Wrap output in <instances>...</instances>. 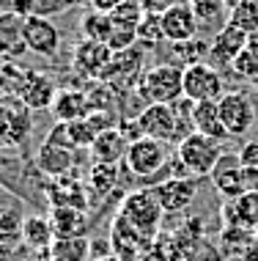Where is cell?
<instances>
[{
    "label": "cell",
    "mask_w": 258,
    "mask_h": 261,
    "mask_svg": "<svg viewBox=\"0 0 258 261\" xmlns=\"http://www.w3.org/2000/svg\"><path fill=\"white\" fill-rule=\"evenodd\" d=\"M184 66L179 63H157L146 69L135 94L143 105H173L184 96Z\"/></svg>",
    "instance_id": "cell-1"
},
{
    "label": "cell",
    "mask_w": 258,
    "mask_h": 261,
    "mask_svg": "<svg viewBox=\"0 0 258 261\" xmlns=\"http://www.w3.org/2000/svg\"><path fill=\"white\" fill-rule=\"evenodd\" d=\"M176 160L181 162L187 176H195V179L212 176L222 160V143L214 138L200 135V132H190L187 138H181L176 143Z\"/></svg>",
    "instance_id": "cell-2"
},
{
    "label": "cell",
    "mask_w": 258,
    "mask_h": 261,
    "mask_svg": "<svg viewBox=\"0 0 258 261\" xmlns=\"http://www.w3.org/2000/svg\"><path fill=\"white\" fill-rule=\"evenodd\" d=\"M118 215L124 217L127 223H132L140 234L154 239L159 234V225H162L165 212L159 206L157 195L151 187H140V190H132L121 198V206H118Z\"/></svg>",
    "instance_id": "cell-3"
},
{
    "label": "cell",
    "mask_w": 258,
    "mask_h": 261,
    "mask_svg": "<svg viewBox=\"0 0 258 261\" xmlns=\"http://www.w3.org/2000/svg\"><path fill=\"white\" fill-rule=\"evenodd\" d=\"M143 74H146V50L140 44H135V47H129V50L113 53L107 69H104L102 83H107L118 96H124V94H129V91L137 88V83H140Z\"/></svg>",
    "instance_id": "cell-4"
},
{
    "label": "cell",
    "mask_w": 258,
    "mask_h": 261,
    "mask_svg": "<svg viewBox=\"0 0 258 261\" xmlns=\"http://www.w3.org/2000/svg\"><path fill=\"white\" fill-rule=\"evenodd\" d=\"M168 160H170V143H162V140L154 138H137L129 143L124 165L137 179H151L168 165Z\"/></svg>",
    "instance_id": "cell-5"
},
{
    "label": "cell",
    "mask_w": 258,
    "mask_h": 261,
    "mask_svg": "<svg viewBox=\"0 0 258 261\" xmlns=\"http://www.w3.org/2000/svg\"><path fill=\"white\" fill-rule=\"evenodd\" d=\"M137 124L146 138L162 140V143H179L181 138H187V129L181 126L173 105H146L137 113Z\"/></svg>",
    "instance_id": "cell-6"
},
{
    "label": "cell",
    "mask_w": 258,
    "mask_h": 261,
    "mask_svg": "<svg viewBox=\"0 0 258 261\" xmlns=\"http://www.w3.org/2000/svg\"><path fill=\"white\" fill-rule=\"evenodd\" d=\"M184 96L190 102H220L222 94H225V83H222V74L212 63H192V66H184Z\"/></svg>",
    "instance_id": "cell-7"
},
{
    "label": "cell",
    "mask_w": 258,
    "mask_h": 261,
    "mask_svg": "<svg viewBox=\"0 0 258 261\" xmlns=\"http://www.w3.org/2000/svg\"><path fill=\"white\" fill-rule=\"evenodd\" d=\"M107 248L116 258L132 261V258H140V256H146V253H151V237L140 234L132 223H127L121 215H116L113 220H110Z\"/></svg>",
    "instance_id": "cell-8"
},
{
    "label": "cell",
    "mask_w": 258,
    "mask_h": 261,
    "mask_svg": "<svg viewBox=\"0 0 258 261\" xmlns=\"http://www.w3.org/2000/svg\"><path fill=\"white\" fill-rule=\"evenodd\" d=\"M220 105V118L228 129V138H242L255 126V108L239 91H225Z\"/></svg>",
    "instance_id": "cell-9"
},
{
    "label": "cell",
    "mask_w": 258,
    "mask_h": 261,
    "mask_svg": "<svg viewBox=\"0 0 258 261\" xmlns=\"http://www.w3.org/2000/svg\"><path fill=\"white\" fill-rule=\"evenodd\" d=\"M110 58H113V50H110L104 41L82 39V41L74 44V50H72V66H74V72H77L82 80H88V83L102 80Z\"/></svg>",
    "instance_id": "cell-10"
},
{
    "label": "cell",
    "mask_w": 258,
    "mask_h": 261,
    "mask_svg": "<svg viewBox=\"0 0 258 261\" xmlns=\"http://www.w3.org/2000/svg\"><path fill=\"white\" fill-rule=\"evenodd\" d=\"M198 187L200 185L195 176H170V179L159 181L151 190H154V195H157V201H159L165 215H179V212H184L195 201Z\"/></svg>",
    "instance_id": "cell-11"
},
{
    "label": "cell",
    "mask_w": 258,
    "mask_h": 261,
    "mask_svg": "<svg viewBox=\"0 0 258 261\" xmlns=\"http://www.w3.org/2000/svg\"><path fill=\"white\" fill-rule=\"evenodd\" d=\"M58 94V86L50 74L44 72H31L25 69L22 74V83H19V91H17V99L31 110H50V105Z\"/></svg>",
    "instance_id": "cell-12"
},
{
    "label": "cell",
    "mask_w": 258,
    "mask_h": 261,
    "mask_svg": "<svg viewBox=\"0 0 258 261\" xmlns=\"http://www.w3.org/2000/svg\"><path fill=\"white\" fill-rule=\"evenodd\" d=\"M25 44L27 53L52 58L61 50V31L47 17H25Z\"/></svg>",
    "instance_id": "cell-13"
},
{
    "label": "cell",
    "mask_w": 258,
    "mask_h": 261,
    "mask_svg": "<svg viewBox=\"0 0 258 261\" xmlns=\"http://www.w3.org/2000/svg\"><path fill=\"white\" fill-rule=\"evenodd\" d=\"M159 22H162V33L168 44H179V41L195 39L198 36V17H195L192 6L187 3H176L173 9H168L165 14H159Z\"/></svg>",
    "instance_id": "cell-14"
},
{
    "label": "cell",
    "mask_w": 258,
    "mask_h": 261,
    "mask_svg": "<svg viewBox=\"0 0 258 261\" xmlns=\"http://www.w3.org/2000/svg\"><path fill=\"white\" fill-rule=\"evenodd\" d=\"M247 41H250V36L245 31H239V28L225 22L212 39H209V61L220 63V66H231L236 55L247 47Z\"/></svg>",
    "instance_id": "cell-15"
},
{
    "label": "cell",
    "mask_w": 258,
    "mask_h": 261,
    "mask_svg": "<svg viewBox=\"0 0 258 261\" xmlns=\"http://www.w3.org/2000/svg\"><path fill=\"white\" fill-rule=\"evenodd\" d=\"M27 53L25 44V17L9 11H0V58L19 61Z\"/></svg>",
    "instance_id": "cell-16"
},
{
    "label": "cell",
    "mask_w": 258,
    "mask_h": 261,
    "mask_svg": "<svg viewBox=\"0 0 258 261\" xmlns=\"http://www.w3.org/2000/svg\"><path fill=\"white\" fill-rule=\"evenodd\" d=\"M55 121L69 124V121H80V118H88L94 108H91V99L82 88H58L55 99L50 105Z\"/></svg>",
    "instance_id": "cell-17"
},
{
    "label": "cell",
    "mask_w": 258,
    "mask_h": 261,
    "mask_svg": "<svg viewBox=\"0 0 258 261\" xmlns=\"http://www.w3.org/2000/svg\"><path fill=\"white\" fill-rule=\"evenodd\" d=\"M74 162H77L74 149L61 146V143H52V140H47V138H44V143H41L39 151H36L39 171L52 176V179H64V176H69V171L74 168Z\"/></svg>",
    "instance_id": "cell-18"
},
{
    "label": "cell",
    "mask_w": 258,
    "mask_h": 261,
    "mask_svg": "<svg viewBox=\"0 0 258 261\" xmlns=\"http://www.w3.org/2000/svg\"><path fill=\"white\" fill-rule=\"evenodd\" d=\"M127 149H129V140L116 124V126H110V129L99 132L88 151H91V157H94V162L118 165V162H124V157H127Z\"/></svg>",
    "instance_id": "cell-19"
},
{
    "label": "cell",
    "mask_w": 258,
    "mask_h": 261,
    "mask_svg": "<svg viewBox=\"0 0 258 261\" xmlns=\"http://www.w3.org/2000/svg\"><path fill=\"white\" fill-rule=\"evenodd\" d=\"M225 225H239V228L258 231V190L242 193L239 198H231L222 206Z\"/></svg>",
    "instance_id": "cell-20"
},
{
    "label": "cell",
    "mask_w": 258,
    "mask_h": 261,
    "mask_svg": "<svg viewBox=\"0 0 258 261\" xmlns=\"http://www.w3.org/2000/svg\"><path fill=\"white\" fill-rule=\"evenodd\" d=\"M0 121L9 126V132H11V138H14V143H17V146L31 135V126H33L31 108H25L17 96H9V99L0 102Z\"/></svg>",
    "instance_id": "cell-21"
},
{
    "label": "cell",
    "mask_w": 258,
    "mask_h": 261,
    "mask_svg": "<svg viewBox=\"0 0 258 261\" xmlns=\"http://www.w3.org/2000/svg\"><path fill=\"white\" fill-rule=\"evenodd\" d=\"M50 225H52V231H55V239H66V237H85V231H88L85 209L52 206V212H50Z\"/></svg>",
    "instance_id": "cell-22"
},
{
    "label": "cell",
    "mask_w": 258,
    "mask_h": 261,
    "mask_svg": "<svg viewBox=\"0 0 258 261\" xmlns=\"http://www.w3.org/2000/svg\"><path fill=\"white\" fill-rule=\"evenodd\" d=\"M192 129L200 132L206 138H214V140H228V129L220 118V105L217 102H198L192 110Z\"/></svg>",
    "instance_id": "cell-23"
},
{
    "label": "cell",
    "mask_w": 258,
    "mask_h": 261,
    "mask_svg": "<svg viewBox=\"0 0 258 261\" xmlns=\"http://www.w3.org/2000/svg\"><path fill=\"white\" fill-rule=\"evenodd\" d=\"M82 0H9V9L19 17H58L72 11Z\"/></svg>",
    "instance_id": "cell-24"
},
{
    "label": "cell",
    "mask_w": 258,
    "mask_h": 261,
    "mask_svg": "<svg viewBox=\"0 0 258 261\" xmlns=\"http://www.w3.org/2000/svg\"><path fill=\"white\" fill-rule=\"evenodd\" d=\"M19 237L25 239V245L31 250L47 253V250L52 248V242H55V231H52V225H50V217H36V215L25 217Z\"/></svg>",
    "instance_id": "cell-25"
},
{
    "label": "cell",
    "mask_w": 258,
    "mask_h": 261,
    "mask_svg": "<svg viewBox=\"0 0 258 261\" xmlns=\"http://www.w3.org/2000/svg\"><path fill=\"white\" fill-rule=\"evenodd\" d=\"M214 176V187H217V193L220 195H225L228 201L231 198H239L242 193H247V187H245V171H242V165H239V160L231 162V165H217V171L212 173Z\"/></svg>",
    "instance_id": "cell-26"
},
{
    "label": "cell",
    "mask_w": 258,
    "mask_h": 261,
    "mask_svg": "<svg viewBox=\"0 0 258 261\" xmlns=\"http://www.w3.org/2000/svg\"><path fill=\"white\" fill-rule=\"evenodd\" d=\"M253 242H255V231L239 228V225H222L217 237V248L222 250L225 258H239Z\"/></svg>",
    "instance_id": "cell-27"
},
{
    "label": "cell",
    "mask_w": 258,
    "mask_h": 261,
    "mask_svg": "<svg viewBox=\"0 0 258 261\" xmlns=\"http://www.w3.org/2000/svg\"><path fill=\"white\" fill-rule=\"evenodd\" d=\"M91 239L88 237H66V239H55L50 256L55 261H88L91 256Z\"/></svg>",
    "instance_id": "cell-28"
},
{
    "label": "cell",
    "mask_w": 258,
    "mask_h": 261,
    "mask_svg": "<svg viewBox=\"0 0 258 261\" xmlns=\"http://www.w3.org/2000/svg\"><path fill=\"white\" fill-rule=\"evenodd\" d=\"M80 33H82V39L104 41V44H107L110 33H113V19H110L107 11H94V9H88V11L80 17Z\"/></svg>",
    "instance_id": "cell-29"
},
{
    "label": "cell",
    "mask_w": 258,
    "mask_h": 261,
    "mask_svg": "<svg viewBox=\"0 0 258 261\" xmlns=\"http://www.w3.org/2000/svg\"><path fill=\"white\" fill-rule=\"evenodd\" d=\"M228 25L245 31L247 36L258 33V0H234L228 9Z\"/></svg>",
    "instance_id": "cell-30"
},
{
    "label": "cell",
    "mask_w": 258,
    "mask_h": 261,
    "mask_svg": "<svg viewBox=\"0 0 258 261\" xmlns=\"http://www.w3.org/2000/svg\"><path fill=\"white\" fill-rule=\"evenodd\" d=\"M50 201H52V206H72V209H85L88 206V198H85V193H82V187L77 181L72 185L66 176L58 179V185L52 187Z\"/></svg>",
    "instance_id": "cell-31"
},
{
    "label": "cell",
    "mask_w": 258,
    "mask_h": 261,
    "mask_svg": "<svg viewBox=\"0 0 258 261\" xmlns=\"http://www.w3.org/2000/svg\"><path fill=\"white\" fill-rule=\"evenodd\" d=\"M151 258L154 261H184V248H181L176 231H159L151 239Z\"/></svg>",
    "instance_id": "cell-32"
},
{
    "label": "cell",
    "mask_w": 258,
    "mask_h": 261,
    "mask_svg": "<svg viewBox=\"0 0 258 261\" xmlns=\"http://www.w3.org/2000/svg\"><path fill=\"white\" fill-rule=\"evenodd\" d=\"M146 11L137 0H124L118 3L113 11H110V19H113V28H121V31H135L137 33V25L143 22Z\"/></svg>",
    "instance_id": "cell-33"
},
{
    "label": "cell",
    "mask_w": 258,
    "mask_h": 261,
    "mask_svg": "<svg viewBox=\"0 0 258 261\" xmlns=\"http://www.w3.org/2000/svg\"><path fill=\"white\" fill-rule=\"evenodd\" d=\"M173 47V58L181 61V66H192V63H204L209 61V41L206 39H187V41H179V44H170Z\"/></svg>",
    "instance_id": "cell-34"
},
{
    "label": "cell",
    "mask_w": 258,
    "mask_h": 261,
    "mask_svg": "<svg viewBox=\"0 0 258 261\" xmlns=\"http://www.w3.org/2000/svg\"><path fill=\"white\" fill-rule=\"evenodd\" d=\"M88 185L94 187V193H99V195L113 193L116 185H118V165L94 162V168H91V173H88Z\"/></svg>",
    "instance_id": "cell-35"
},
{
    "label": "cell",
    "mask_w": 258,
    "mask_h": 261,
    "mask_svg": "<svg viewBox=\"0 0 258 261\" xmlns=\"http://www.w3.org/2000/svg\"><path fill=\"white\" fill-rule=\"evenodd\" d=\"M176 237H179L181 248H184V256H187L195 245L206 242V223H204V217H190V220H184L176 228Z\"/></svg>",
    "instance_id": "cell-36"
},
{
    "label": "cell",
    "mask_w": 258,
    "mask_h": 261,
    "mask_svg": "<svg viewBox=\"0 0 258 261\" xmlns=\"http://www.w3.org/2000/svg\"><path fill=\"white\" fill-rule=\"evenodd\" d=\"M22 74H25V69H19L17 61H3L0 58V102L9 99V96H17Z\"/></svg>",
    "instance_id": "cell-37"
},
{
    "label": "cell",
    "mask_w": 258,
    "mask_h": 261,
    "mask_svg": "<svg viewBox=\"0 0 258 261\" xmlns=\"http://www.w3.org/2000/svg\"><path fill=\"white\" fill-rule=\"evenodd\" d=\"M159 41H165V33H162V22H159V14H146L143 22L137 25V44L143 47H157Z\"/></svg>",
    "instance_id": "cell-38"
},
{
    "label": "cell",
    "mask_w": 258,
    "mask_h": 261,
    "mask_svg": "<svg viewBox=\"0 0 258 261\" xmlns=\"http://www.w3.org/2000/svg\"><path fill=\"white\" fill-rule=\"evenodd\" d=\"M231 69H234V74L245 77V80H258V47H253L247 41V47L234 58Z\"/></svg>",
    "instance_id": "cell-39"
},
{
    "label": "cell",
    "mask_w": 258,
    "mask_h": 261,
    "mask_svg": "<svg viewBox=\"0 0 258 261\" xmlns=\"http://www.w3.org/2000/svg\"><path fill=\"white\" fill-rule=\"evenodd\" d=\"M184 261H225V256H222V250L217 245L206 239V242L195 245V248L184 256Z\"/></svg>",
    "instance_id": "cell-40"
},
{
    "label": "cell",
    "mask_w": 258,
    "mask_h": 261,
    "mask_svg": "<svg viewBox=\"0 0 258 261\" xmlns=\"http://www.w3.org/2000/svg\"><path fill=\"white\" fill-rule=\"evenodd\" d=\"M137 44V33L135 31H121V28H113V33H110L107 39V47L113 53H121V50H129V47Z\"/></svg>",
    "instance_id": "cell-41"
},
{
    "label": "cell",
    "mask_w": 258,
    "mask_h": 261,
    "mask_svg": "<svg viewBox=\"0 0 258 261\" xmlns=\"http://www.w3.org/2000/svg\"><path fill=\"white\" fill-rule=\"evenodd\" d=\"M239 165L242 168H258V140H247L239 149Z\"/></svg>",
    "instance_id": "cell-42"
},
{
    "label": "cell",
    "mask_w": 258,
    "mask_h": 261,
    "mask_svg": "<svg viewBox=\"0 0 258 261\" xmlns=\"http://www.w3.org/2000/svg\"><path fill=\"white\" fill-rule=\"evenodd\" d=\"M137 3L143 6L146 14H165L168 9H173L176 3H181V0H137Z\"/></svg>",
    "instance_id": "cell-43"
},
{
    "label": "cell",
    "mask_w": 258,
    "mask_h": 261,
    "mask_svg": "<svg viewBox=\"0 0 258 261\" xmlns=\"http://www.w3.org/2000/svg\"><path fill=\"white\" fill-rule=\"evenodd\" d=\"M82 3L88 6V9H94V11H113L118 3H124V0H82Z\"/></svg>",
    "instance_id": "cell-44"
},
{
    "label": "cell",
    "mask_w": 258,
    "mask_h": 261,
    "mask_svg": "<svg viewBox=\"0 0 258 261\" xmlns=\"http://www.w3.org/2000/svg\"><path fill=\"white\" fill-rule=\"evenodd\" d=\"M3 146H17V143H14V138H11L9 126L0 121V149H3Z\"/></svg>",
    "instance_id": "cell-45"
},
{
    "label": "cell",
    "mask_w": 258,
    "mask_h": 261,
    "mask_svg": "<svg viewBox=\"0 0 258 261\" xmlns=\"http://www.w3.org/2000/svg\"><path fill=\"white\" fill-rule=\"evenodd\" d=\"M236 261H258V239H255V242L250 245V248H247L245 253H242V256L236 258Z\"/></svg>",
    "instance_id": "cell-46"
},
{
    "label": "cell",
    "mask_w": 258,
    "mask_h": 261,
    "mask_svg": "<svg viewBox=\"0 0 258 261\" xmlns=\"http://www.w3.org/2000/svg\"><path fill=\"white\" fill-rule=\"evenodd\" d=\"M94 261H121V258H116L113 253H107V256H96Z\"/></svg>",
    "instance_id": "cell-47"
},
{
    "label": "cell",
    "mask_w": 258,
    "mask_h": 261,
    "mask_svg": "<svg viewBox=\"0 0 258 261\" xmlns=\"http://www.w3.org/2000/svg\"><path fill=\"white\" fill-rule=\"evenodd\" d=\"M132 261H154V258H151V253H146V256H140V258H132Z\"/></svg>",
    "instance_id": "cell-48"
},
{
    "label": "cell",
    "mask_w": 258,
    "mask_h": 261,
    "mask_svg": "<svg viewBox=\"0 0 258 261\" xmlns=\"http://www.w3.org/2000/svg\"><path fill=\"white\" fill-rule=\"evenodd\" d=\"M192 3H198V0H192Z\"/></svg>",
    "instance_id": "cell-49"
}]
</instances>
